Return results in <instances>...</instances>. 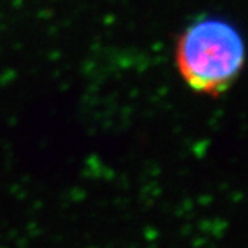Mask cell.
<instances>
[{
    "mask_svg": "<svg viewBox=\"0 0 248 248\" xmlns=\"http://www.w3.org/2000/svg\"><path fill=\"white\" fill-rule=\"evenodd\" d=\"M175 59L181 78L193 92L218 96L241 74L245 44L230 23L205 18L180 36Z\"/></svg>",
    "mask_w": 248,
    "mask_h": 248,
    "instance_id": "1",
    "label": "cell"
}]
</instances>
